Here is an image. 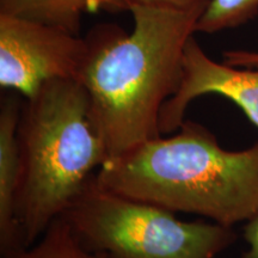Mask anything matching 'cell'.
Instances as JSON below:
<instances>
[{"instance_id": "1", "label": "cell", "mask_w": 258, "mask_h": 258, "mask_svg": "<svg viewBox=\"0 0 258 258\" xmlns=\"http://www.w3.org/2000/svg\"><path fill=\"white\" fill-rule=\"evenodd\" d=\"M134 29L98 25L86 36L79 82L110 157L161 137L163 105L178 91L185 47L201 14L132 6Z\"/></svg>"}, {"instance_id": "2", "label": "cell", "mask_w": 258, "mask_h": 258, "mask_svg": "<svg viewBox=\"0 0 258 258\" xmlns=\"http://www.w3.org/2000/svg\"><path fill=\"white\" fill-rule=\"evenodd\" d=\"M96 179L129 198L233 228L258 213V143L227 151L208 128L185 120L172 137L109 158Z\"/></svg>"}, {"instance_id": "3", "label": "cell", "mask_w": 258, "mask_h": 258, "mask_svg": "<svg viewBox=\"0 0 258 258\" xmlns=\"http://www.w3.org/2000/svg\"><path fill=\"white\" fill-rule=\"evenodd\" d=\"M16 215L23 247L62 217L109 159L108 146L77 79H55L22 102Z\"/></svg>"}, {"instance_id": "4", "label": "cell", "mask_w": 258, "mask_h": 258, "mask_svg": "<svg viewBox=\"0 0 258 258\" xmlns=\"http://www.w3.org/2000/svg\"><path fill=\"white\" fill-rule=\"evenodd\" d=\"M61 218L84 246L110 258H217L237 240L232 227L180 220L170 209L105 188L96 176Z\"/></svg>"}, {"instance_id": "5", "label": "cell", "mask_w": 258, "mask_h": 258, "mask_svg": "<svg viewBox=\"0 0 258 258\" xmlns=\"http://www.w3.org/2000/svg\"><path fill=\"white\" fill-rule=\"evenodd\" d=\"M88 50L73 32L0 15V88L29 98L50 80H79Z\"/></svg>"}, {"instance_id": "6", "label": "cell", "mask_w": 258, "mask_h": 258, "mask_svg": "<svg viewBox=\"0 0 258 258\" xmlns=\"http://www.w3.org/2000/svg\"><path fill=\"white\" fill-rule=\"evenodd\" d=\"M211 93L235 103L258 127V64L235 67L219 63L212 60L191 36L185 47L183 78L178 91L161 108V134L176 132L186 120L185 112L190 103Z\"/></svg>"}, {"instance_id": "7", "label": "cell", "mask_w": 258, "mask_h": 258, "mask_svg": "<svg viewBox=\"0 0 258 258\" xmlns=\"http://www.w3.org/2000/svg\"><path fill=\"white\" fill-rule=\"evenodd\" d=\"M22 102L14 93L0 105V252L2 256L23 249L16 206L21 182V157L17 128Z\"/></svg>"}, {"instance_id": "8", "label": "cell", "mask_w": 258, "mask_h": 258, "mask_svg": "<svg viewBox=\"0 0 258 258\" xmlns=\"http://www.w3.org/2000/svg\"><path fill=\"white\" fill-rule=\"evenodd\" d=\"M125 10L124 0H0V15L41 22L77 35L85 14Z\"/></svg>"}, {"instance_id": "9", "label": "cell", "mask_w": 258, "mask_h": 258, "mask_svg": "<svg viewBox=\"0 0 258 258\" xmlns=\"http://www.w3.org/2000/svg\"><path fill=\"white\" fill-rule=\"evenodd\" d=\"M2 258H110L89 250L80 243L62 218L50 224L36 243L4 254Z\"/></svg>"}, {"instance_id": "10", "label": "cell", "mask_w": 258, "mask_h": 258, "mask_svg": "<svg viewBox=\"0 0 258 258\" xmlns=\"http://www.w3.org/2000/svg\"><path fill=\"white\" fill-rule=\"evenodd\" d=\"M257 14L258 0H212L196 24V32L214 34L238 28Z\"/></svg>"}, {"instance_id": "11", "label": "cell", "mask_w": 258, "mask_h": 258, "mask_svg": "<svg viewBox=\"0 0 258 258\" xmlns=\"http://www.w3.org/2000/svg\"><path fill=\"white\" fill-rule=\"evenodd\" d=\"M124 2L128 5V11L132 6H151V8L196 12L203 15L212 0H124Z\"/></svg>"}, {"instance_id": "12", "label": "cell", "mask_w": 258, "mask_h": 258, "mask_svg": "<svg viewBox=\"0 0 258 258\" xmlns=\"http://www.w3.org/2000/svg\"><path fill=\"white\" fill-rule=\"evenodd\" d=\"M244 239L249 245V250L243 258H258V213L244 225Z\"/></svg>"}, {"instance_id": "13", "label": "cell", "mask_w": 258, "mask_h": 258, "mask_svg": "<svg viewBox=\"0 0 258 258\" xmlns=\"http://www.w3.org/2000/svg\"><path fill=\"white\" fill-rule=\"evenodd\" d=\"M224 62L235 67H253L258 64V53L245 50L226 51Z\"/></svg>"}]
</instances>
